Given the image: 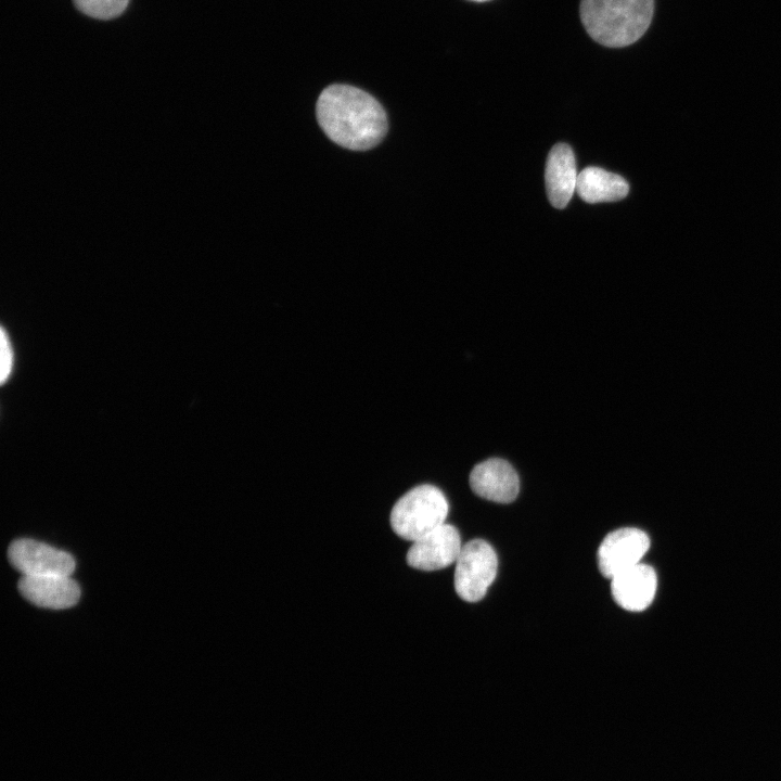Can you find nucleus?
Listing matches in <instances>:
<instances>
[{
  "instance_id": "9d476101",
  "label": "nucleus",
  "mask_w": 781,
  "mask_h": 781,
  "mask_svg": "<svg viewBox=\"0 0 781 781\" xmlns=\"http://www.w3.org/2000/svg\"><path fill=\"white\" fill-rule=\"evenodd\" d=\"M611 579L614 601L624 610L641 612L652 603L657 577L650 565L639 563Z\"/></svg>"
},
{
  "instance_id": "6e6552de",
  "label": "nucleus",
  "mask_w": 781,
  "mask_h": 781,
  "mask_svg": "<svg viewBox=\"0 0 781 781\" xmlns=\"http://www.w3.org/2000/svg\"><path fill=\"white\" fill-rule=\"evenodd\" d=\"M470 486L486 500L509 503L518 495L520 481L509 462L495 458L474 466L470 474Z\"/></svg>"
},
{
  "instance_id": "0eeeda50",
  "label": "nucleus",
  "mask_w": 781,
  "mask_h": 781,
  "mask_svg": "<svg viewBox=\"0 0 781 781\" xmlns=\"http://www.w3.org/2000/svg\"><path fill=\"white\" fill-rule=\"evenodd\" d=\"M650 548V538L641 529L625 527L605 536L598 550V566L604 577L613 578L619 573L641 563Z\"/></svg>"
},
{
  "instance_id": "1a4fd4ad",
  "label": "nucleus",
  "mask_w": 781,
  "mask_h": 781,
  "mask_svg": "<svg viewBox=\"0 0 781 781\" xmlns=\"http://www.w3.org/2000/svg\"><path fill=\"white\" fill-rule=\"evenodd\" d=\"M18 590L30 603L53 610L71 607L80 597L78 584L64 575L22 576Z\"/></svg>"
},
{
  "instance_id": "f03ea898",
  "label": "nucleus",
  "mask_w": 781,
  "mask_h": 781,
  "mask_svg": "<svg viewBox=\"0 0 781 781\" xmlns=\"http://www.w3.org/2000/svg\"><path fill=\"white\" fill-rule=\"evenodd\" d=\"M654 0H581L580 20L590 37L609 48L639 40L652 21Z\"/></svg>"
},
{
  "instance_id": "9b49d317",
  "label": "nucleus",
  "mask_w": 781,
  "mask_h": 781,
  "mask_svg": "<svg viewBox=\"0 0 781 781\" xmlns=\"http://www.w3.org/2000/svg\"><path fill=\"white\" fill-rule=\"evenodd\" d=\"M576 161L572 148L566 143H558L549 152L545 180L546 190L551 205L565 208L576 192Z\"/></svg>"
},
{
  "instance_id": "ddd939ff",
  "label": "nucleus",
  "mask_w": 781,
  "mask_h": 781,
  "mask_svg": "<svg viewBox=\"0 0 781 781\" xmlns=\"http://www.w3.org/2000/svg\"><path fill=\"white\" fill-rule=\"evenodd\" d=\"M81 15L100 22L119 18L128 10L131 0H71Z\"/></svg>"
},
{
  "instance_id": "f257e3e1",
  "label": "nucleus",
  "mask_w": 781,
  "mask_h": 781,
  "mask_svg": "<svg viewBox=\"0 0 781 781\" xmlns=\"http://www.w3.org/2000/svg\"><path fill=\"white\" fill-rule=\"evenodd\" d=\"M316 114L321 129L333 142L354 151L374 148L388 129L379 101L348 85L327 87L318 98Z\"/></svg>"
},
{
  "instance_id": "20e7f679",
  "label": "nucleus",
  "mask_w": 781,
  "mask_h": 781,
  "mask_svg": "<svg viewBox=\"0 0 781 781\" xmlns=\"http://www.w3.org/2000/svg\"><path fill=\"white\" fill-rule=\"evenodd\" d=\"M454 589L468 602L479 601L497 574L498 560L491 546L474 539L462 546L456 561Z\"/></svg>"
},
{
  "instance_id": "39448f33",
  "label": "nucleus",
  "mask_w": 781,
  "mask_h": 781,
  "mask_svg": "<svg viewBox=\"0 0 781 781\" xmlns=\"http://www.w3.org/2000/svg\"><path fill=\"white\" fill-rule=\"evenodd\" d=\"M8 559L23 576H71L75 569V560L69 553L28 538L11 542Z\"/></svg>"
},
{
  "instance_id": "7ed1b4c3",
  "label": "nucleus",
  "mask_w": 781,
  "mask_h": 781,
  "mask_svg": "<svg viewBox=\"0 0 781 781\" xmlns=\"http://www.w3.org/2000/svg\"><path fill=\"white\" fill-rule=\"evenodd\" d=\"M448 501L433 485H419L400 497L390 511V526L400 538L414 541L445 523Z\"/></svg>"
},
{
  "instance_id": "f8f14e48",
  "label": "nucleus",
  "mask_w": 781,
  "mask_h": 781,
  "mask_svg": "<svg viewBox=\"0 0 781 781\" xmlns=\"http://www.w3.org/2000/svg\"><path fill=\"white\" fill-rule=\"evenodd\" d=\"M576 192L590 204L615 202L627 196L629 184L617 174L591 166L578 174Z\"/></svg>"
},
{
  "instance_id": "4468645a",
  "label": "nucleus",
  "mask_w": 781,
  "mask_h": 781,
  "mask_svg": "<svg viewBox=\"0 0 781 781\" xmlns=\"http://www.w3.org/2000/svg\"><path fill=\"white\" fill-rule=\"evenodd\" d=\"M0 346V381L3 384L9 379L13 368V348L4 328L1 329Z\"/></svg>"
},
{
  "instance_id": "423d86ee",
  "label": "nucleus",
  "mask_w": 781,
  "mask_h": 781,
  "mask_svg": "<svg viewBox=\"0 0 781 781\" xmlns=\"http://www.w3.org/2000/svg\"><path fill=\"white\" fill-rule=\"evenodd\" d=\"M462 549L458 529L444 523L412 541L407 563L419 571H438L456 563Z\"/></svg>"
},
{
  "instance_id": "2eb2a0df",
  "label": "nucleus",
  "mask_w": 781,
  "mask_h": 781,
  "mask_svg": "<svg viewBox=\"0 0 781 781\" xmlns=\"http://www.w3.org/2000/svg\"><path fill=\"white\" fill-rule=\"evenodd\" d=\"M471 1L484 2V1H488V0H471Z\"/></svg>"
}]
</instances>
